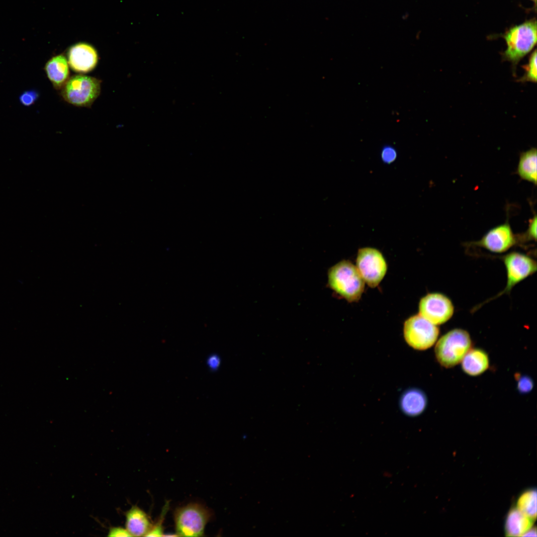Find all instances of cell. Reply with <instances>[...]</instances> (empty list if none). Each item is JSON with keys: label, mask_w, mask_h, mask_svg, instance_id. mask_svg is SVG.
I'll use <instances>...</instances> for the list:
<instances>
[{"label": "cell", "mask_w": 537, "mask_h": 537, "mask_svg": "<svg viewBox=\"0 0 537 537\" xmlns=\"http://www.w3.org/2000/svg\"><path fill=\"white\" fill-rule=\"evenodd\" d=\"M425 394L421 390L412 389L405 391L400 399V407L407 415L415 416L421 414L427 405Z\"/></svg>", "instance_id": "2e32d148"}, {"label": "cell", "mask_w": 537, "mask_h": 537, "mask_svg": "<svg viewBox=\"0 0 537 537\" xmlns=\"http://www.w3.org/2000/svg\"><path fill=\"white\" fill-rule=\"evenodd\" d=\"M532 0L534 3V5L535 6V7H536L537 0Z\"/></svg>", "instance_id": "83f0119b"}, {"label": "cell", "mask_w": 537, "mask_h": 537, "mask_svg": "<svg viewBox=\"0 0 537 537\" xmlns=\"http://www.w3.org/2000/svg\"><path fill=\"white\" fill-rule=\"evenodd\" d=\"M328 284L335 293L349 302L357 301L364 288V281L358 268L349 261H342L328 272Z\"/></svg>", "instance_id": "7a4b0ae2"}, {"label": "cell", "mask_w": 537, "mask_h": 537, "mask_svg": "<svg viewBox=\"0 0 537 537\" xmlns=\"http://www.w3.org/2000/svg\"><path fill=\"white\" fill-rule=\"evenodd\" d=\"M535 148L522 152L519 158L517 172L521 179L537 184V156Z\"/></svg>", "instance_id": "e0dca14e"}, {"label": "cell", "mask_w": 537, "mask_h": 537, "mask_svg": "<svg viewBox=\"0 0 537 537\" xmlns=\"http://www.w3.org/2000/svg\"><path fill=\"white\" fill-rule=\"evenodd\" d=\"M100 81L84 75L70 77L61 89V95L77 106L90 107L99 95Z\"/></svg>", "instance_id": "8992f818"}, {"label": "cell", "mask_w": 537, "mask_h": 537, "mask_svg": "<svg viewBox=\"0 0 537 537\" xmlns=\"http://www.w3.org/2000/svg\"><path fill=\"white\" fill-rule=\"evenodd\" d=\"M471 346L472 340L469 333L461 328H454L438 340L435 349V356L442 366L451 368L461 362Z\"/></svg>", "instance_id": "3957f363"}, {"label": "cell", "mask_w": 537, "mask_h": 537, "mask_svg": "<svg viewBox=\"0 0 537 537\" xmlns=\"http://www.w3.org/2000/svg\"><path fill=\"white\" fill-rule=\"evenodd\" d=\"M125 517L126 529L132 537L145 536L153 526L148 515L136 506L126 512Z\"/></svg>", "instance_id": "4fadbf2b"}, {"label": "cell", "mask_w": 537, "mask_h": 537, "mask_svg": "<svg viewBox=\"0 0 537 537\" xmlns=\"http://www.w3.org/2000/svg\"><path fill=\"white\" fill-rule=\"evenodd\" d=\"M168 504H167L164 506L160 517L155 524L153 525L150 531L145 536L146 537H160L163 536L164 528L163 524L165 515L168 509Z\"/></svg>", "instance_id": "44dd1931"}, {"label": "cell", "mask_w": 537, "mask_h": 537, "mask_svg": "<svg viewBox=\"0 0 537 537\" xmlns=\"http://www.w3.org/2000/svg\"><path fill=\"white\" fill-rule=\"evenodd\" d=\"M533 381L528 376H522L518 379L517 388L522 393L530 392L533 388Z\"/></svg>", "instance_id": "603a6c76"}, {"label": "cell", "mask_w": 537, "mask_h": 537, "mask_svg": "<svg viewBox=\"0 0 537 537\" xmlns=\"http://www.w3.org/2000/svg\"><path fill=\"white\" fill-rule=\"evenodd\" d=\"M463 371L467 374L476 376L486 371L489 366L488 354L479 348H471L461 361Z\"/></svg>", "instance_id": "5bb4252c"}, {"label": "cell", "mask_w": 537, "mask_h": 537, "mask_svg": "<svg viewBox=\"0 0 537 537\" xmlns=\"http://www.w3.org/2000/svg\"><path fill=\"white\" fill-rule=\"evenodd\" d=\"M44 70L54 88L61 89L70 78L69 65L64 54H59L49 59Z\"/></svg>", "instance_id": "7c38bea8"}, {"label": "cell", "mask_w": 537, "mask_h": 537, "mask_svg": "<svg viewBox=\"0 0 537 537\" xmlns=\"http://www.w3.org/2000/svg\"><path fill=\"white\" fill-rule=\"evenodd\" d=\"M533 520L521 512L517 508L511 509L505 522V533L507 536H523L532 527Z\"/></svg>", "instance_id": "9a60e30c"}, {"label": "cell", "mask_w": 537, "mask_h": 537, "mask_svg": "<svg viewBox=\"0 0 537 537\" xmlns=\"http://www.w3.org/2000/svg\"><path fill=\"white\" fill-rule=\"evenodd\" d=\"M419 309L421 316L436 325L447 323L454 312L451 300L440 292L429 293L422 298Z\"/></svg>", "instance_id": "9c48e42d"}, {"label": "cell", "mask_w": 537, "mask_h": 537, "mask_svg": "<svg viewBox=\"0 0 537 537\" xmlns=\"http://www.w3.org/2000/svg\"><path fill=\"white\" fill-rule=\"evenodd\" d=\"M517 508L532 520L537 517V491L535 489L526 491L519 497Z\"/></svg>", "instance_id": "ac0fdd59"}, {"label": "cell", "mask_w": 537, "mask_h": 537, "mask_svg": "<svg viewBox=\"0 0 537 537\" xmlns=\"http://www.w3.org/2000/svg\"><path fill=\"white\" fill-rule=\"evenodd\" d=\"M517 235L514 234L508 222L489 230L479 240L471 242L472 246L482 248L490 252L503 253L518 243Z\"/></svg>", "instance_id": "30bf717a"}, {"label": "cell", "mask_w": 537, "mask_h": 537, "mask_svg": "<svg viewBox=\"0 0 537 537\" xmlns=\"http://www.w3.org/2000/svg\"><path fill=\"white\" fill-rule=\"evenodd\" d=\"M207 362L208 366L211 369L216 370L220 365V360L218 356L213 355L208 358Z\"/></svg>", "instance_id": "484cf974"}, {"label": "cell", "mask_w": 537, "mask_h": 537, "mask_svg": "<svg viewBox=\"0 0 537 537\" xmlns=\"http://www.w3.org/2000/svg\"><path fill=\"white\" fill-rule=\"evenodd\" d=\"M67 57L72 70L82 74L92 71L98 61L96 50L91 45L85 42L71 46L68 49Z\"/></svg>", "instance_id": "8fae6325"}, {"label": "cell", "mask_w": 537, "mask_h": 537, "mask_svg": "<svg viewBox=\"0 0 537 537\" xmlns=\"http://www.w3.org/2000/svg\"><path fill=\"white\" fill-rule=\"evenodd\" d=\"M440 330L437 325L420 314L407 319L404 325V336L406 342L413 348L425 350L437 341Z\"/></svg>", "instance_id": "52a82bcc"}, {"label": "cell", "mask_w": 537, "mask_h": 537, "mask_svg": "<svg viewBox=\"0 0 537 537\" xmlns=\"http://www.w3.org/2000/svg\"><path fill=\"white\" fill-rule=\"evenodd\" d=\"M523 536L536 537L537 536L536 529H535V528H532V527L529 530H528Z\"/></svg>", "instance_id": "4316f807"}, {"label": "cell", "mask_w": 537, "mask_h": 537, "mask_svg": "<svg viewBox=\"0 0 537 537\" xmlns=\"http://www.w3.org/2000/svg\"><path fill=\"white\" fill-rule=\"evenodd\" d=\"M356 264L363 280L371 287L377 286L386 272V263L382 254L374 248L359 249Z\"/></svg>", "instance_id": "ba28073f"}, {"label": "cell", "mask_w": 537, "mask_h": 537, "mask_svg": "<svg viewBox=\"0 0 537 537\" xmlns=\"http://www.w3.org/2000/svg\"><path fill=\"white\" fill-rule=\"evenodd\" d=\"M212 516L211 510L199 503H190L178 507L174 512V521L177 536H203L205 526Z\"/></svg>", "instance_id": "277c9868"}, {"label": "cell", "mask_w": 537, "mask_h": 537, "mask_svg": "<svg viewBox=\"0 0 537 537\" xmlns=\"http://www.w3.org/2000/svg\"><path fill=\"white\" fill-rule=\"evenodd\" d=\"M107 536L108 537H125L131 536V535L129 534L128 531L126 529V528L125 529L121 527H114L111 528L109 530Z\"/></svg>", "instance_id": "d4e9b609"}, {"label": "cell", "mask_w": 537, "mask_h": 537, "mask_svg": "<svg viewBox=\"0 0 537 537\" xmlns=\"http://www.w3.org/2000/svg\"><path fill=\"white\" fill-rule=\"evenodd\" d=\"M38 97V94L35 90H30L23 92L19 97L21 103L28 106L33 104Z\"/></svg>", "instance_id": "cb8c5ba5"}, {"label": "cell", "mask_w": 537, "mask_h": 537, "mask_svg": "<svg viewBox=\"0 0 537 537\" xmlns=\"http://www.w3.org/2000/svg\"><path fill=\"white\" fill-rule=\"evenodd\" d=\"M537 216H534L530 220L528 228L526 231L522 235H518V242H525L528 241H536L537 240Z\"/></svg>", "instance_id": "ffe728a7"}, {"label": "cell", "mask_w": 537, "mask_h": 537, "mask_svg": "<svg viewBox=\"0 0 537 537\" xmlns=\"http://www.w3.org/2000/svg\"><path fill=\"white\" fill-rule=\"evenodd\" d=\"M537 50L535 49L530 55L528 64L523 67V68L525 70V75L519 79L518 81L521 82H536L537 72Z\"/></svg>", "instance_id": "d6986e66"}, {"label": "cell", "mask_w": 537, "mask_h": 537, "mask_svg": "<svg viewBox=\"0 0 537 537\" xmlns=\"http://www.w3.org/2000/svg\"><path fill=\"white\" fill-rule=\"evenodd\" d=\"M397 151L395 148L390 145H385L382 147L380 152V158L382 162L389 165L395 161L397 158Z\"/></svg>", "instance_id": "7402d4cb"}, {"label": "cell", "mask_w": 537, "mask_h": 537, "mask_svg": "<svg viewBox=\"0 0 537 537\" xmlns=\"http://www.w3.org/2000/svg\"><path fill=\"white\" fill-rule=\"evenodd\" d=\"M505 41L506 49L501 53L502 59L511 63L513 68L537 44V23L535 18L515 25L500 35Z\"/></svg>", "instance_id": "6da1fadb"}, {"label": "cell", "mask_w": 537, "mask_h": 537, "mask_svg": "<svg viewBox=\"0 0 537 537\" xmlns=\"http://www.w3.org/2000/svg\"><path fill=\"white\" fill-rule=\"evenodd\" d=\"M502 260L504 264L507 275L504 288L497 295L475 307L477 310L485 303L489 302L503 294H510L517 284L522 282L537 271V262L531 257L519 252H511L504 255Z\"/></svg>", "instance_id": "5b68a950"}]
</instances>
